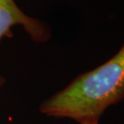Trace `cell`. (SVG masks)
I'll return each instance as SVG.
<instances>
[{"instance_id":"cell-1","label":"cell","mask_w":124,"mask_h":124,"mask_svg":"<svg viewBox=\"0 0 124 124\" xmlns=\"http://www.w3.org/2000/svg\"><path fill=\"white\" fill-rule=\"evenodd\" d=\"M124 99V43L118 53L95 69L80 74L68 86L42 102L49 117L98 120L109 107Z\"/></svg>"},{"instance_id":"cell-2","label":"cell","mask_w":124,"mask_h":124,"mask_svg":"<svg viewBox=\"0 0 124 124\" xmlns=\"http://www.w3.org/2000/svg\"><path fill=\"white\" fill-rule=\"evenodd\" d=\"M20 25L35 43H45L51 37V30L43 21L31 17L17 6L15 0H0V41L11 38V28Z\"/></svg>"},{"instance_id":"cell-3","label":"cell","mask_w":124,"mask_h":124,"mask_svg":"<svg viewBox=\"0 0 124 124\" xmlns=\"http://www.w3.org/2000/svg\"><path fill=\"white\" fill-rule=\"evenodd\" d=\"M80 124H99V121H98V120H89V121H84V122L81 123Z\"/></svg>"},{"instance_id":"cell-4","label":"cell","mask_w":124,"mask_h":124,"mask_svg":"<svg viewBox=\"0 0 124 124\" xmlns=\"http://www.w3.org/2000/svg\"><path fill=\"white\" fill-rule=\"evenodd\" d=\"M5 82H6V79H5V78L0 75V88H1L2 86L4 85Z\"/></svg>"}]
</instances>
